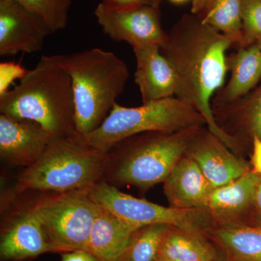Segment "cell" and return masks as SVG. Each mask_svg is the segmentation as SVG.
I'll use <instances>...</instances> for the list:
<instances>
[{
    "instance_id": "cell-1",
    "label": "cell",
    "mask_w": 261,
    "mask_h": 261,
    "mask_svg": "<svg viewBox=\"0 0 261 261\" xmlns=\"http://www.w3.org/2000/svg\"><path fill=\"white\" fill-rule=\"evenodd\" d=\"M237 38L203 23L200 15L185 14L168 33L161 53L172 65L176 73L175 97L185 101L200 113L207 129L236 151L238 137L226 133L218 125L213 113V96L225 81L228 67L226 53L238 47Z\"/></svg>"
},
{
    "instance_id": "cell-2",
    "label": "cell",
    "mask_w": 261,
    "mask_h": 261,
    "mask_svg": "<svg viewBox=\"0 0 261 261\" xmlns=\"http://www.w3.org/2000/svg\"><path fill=\"white\" fill-rule=\"evenodd\" d=\"M1 114L37 123L53 139L76 135L71 79L55 56H43L14 88L0 95Z\"/></svg>"
},
{
    "instance_id": "cell-3",
    "label": "cell",
    "mask_w": 261,
    "mask_h": 261,
    "mask_svg": "<svg viewBox=\"0 0 261 261\" xmlns=\"http://www.w3.org/2000/svg\"><path fill=\"white\" fill-rule=\"evenodd\" d=\"M55 57L71 79L76 134L90 133L102 124L124 90L128 67L114 53L99 48Z\"/></svg>"
},
{
    "instance_id": "cell-4",
    "label": "cell",
    "mask_w": 261,
    "mask_h": 261,
    "mask_svg": "<svg viewBox=\"0 0 261 261\" xmlns=\"http://www.w3.org/2000/svg\"><path fill=\"white\" fill-rule=\"evenodd\" d=\"M201 128L172 134L147 132L121 141L108 152L103 181L132 185L142 191L164 182Z\"/></svg>"
},
{
    "instance_id": "cell-5",
    "label": "cell",
    "mask_w": 261,
    "mask_h": 261,
    "mask_svg": "<svg viewBox=\"0 0 261 261\" xmlns=\"http://www.w3.org/2000/svg\"><path fill=\"white\" fill-rule=\"evenodd\" d=\"M107 162L108 152L87 145L77 135L54 139L40 159L20 173L12 193L90 190L102 181Z\"/></svg>"
},
{
    "instance_id": "cell-6",
    "label": "cell",
    "mask_w": 261,
    "mask_h": 261,
    "mask_svg": "<svg viewBox=\"0 0 261 261\" xmlns=\"http://www.w3.org/2000/svg\"><path fill=\"white\" fill-rule=\"evenodd\" d=\"M206 124L200 113L176 97L142 103L135 108L116 103L97 129L78 135L87 145L108 152L121 141L147 132L172 134Z\"/></svg>"
},
{
    "instance_id": "cell-7",
    "label": "cell",
    "mask_w": 261,
    "mask_h": 261,
    "mask_svg": "<svg viewBox=\"0 0 261 261\" xmlns=\"http://www.w3.org/2000/svg\"><path fill=\"white\" fill-rule=\"evenodd\" d=\"M31 207L59 252L86 250L99 210L89 190L47 193Z\"/></svg>"
},
{
    "instance_id": "cell-8",
    "label": "cell",
    "mask_w": 261,
    "mask_h": 261,
    "mask_svg": "<svg viewBox=\"0 0 261 261\" xmlns=\"http://www.w3.org/2000/svg\"><path fill=\"white\" fill-rule=\"evenodd\" d=\"M98 205L118 219L138 226L166 224L189 232L210 229L212 216L206 209L166 207L123 193L113 185L100 181L89 190Z\"/></svg>"
},
{
    "instance_id": "cell-9",
    "label": "cell",
    "mask_w": 261,
    "mask_h": 261,
    "mask_svg": "<svg viewBox=\"0 0 261 261\" xmlns=\"http://www.w3.org/2000/svg\"><path fill=\"white\" fill-rule=\"evenodd\" d=\"M94 15L103 33L115 42L128 43L132 48L157 46L166 42L168 33L161 24L160 8L141 6L113 9L99 3Z\"/></svg>"
},
{
    "instance_id": "cell-10",
    "label": "cell",
    "mask_w": 261,
    "mask_h": 261,
    "mask_svg": "<svg viewBox=\"0 0 261 261\" xmlns=\"http://www.w3.org/2000/svg\"><path fill=\"white\" fill-rule=\"evenodd\" d=\"M50 34L40 18L14 0H0V56L37 53Z\"/></svg>"
},
{
    "instance_id": "cell-11",
    "label": "cell",
    "mask_w": 261,
    "mask_h": 261,
    "mask_svg": "<svg viewBox=\"0 0 261 261\" xmlns=\"http://www.w3.org/2000/svg\"><path fill=\"white\" fill-rule=\"evenodd\" d=\"M46 252L59 251L49 241L31 205L13 212L2 225V260H23Z\"/></svg>"
},
{
    "instance_id": "cell-12",
    "label": "cell",
    "mask_w": 261,
    "mask_h": 261,
    "mask_svg": "<svg viewBox=\"0 0 261 261\" xmlns=\"http://www.w3.org/2000/svg\"><path fill=\"white\" fill-rule=\"evenodd\" d=\"M228 148L210 130L201 128L187 149V155L197 163L214 189L227 185L250 171L246 161Z\"/></svg>"
},
{
    "instance_id": "cell-13",
    "label": "cell",
    "mask_w": 261,
    "mask_h": 261,
    "mask_svg": "<svg viewBox=\"0 0 261 261\" xmlns=\"http://www.w3.org/2000/svg\"><path fill=\"white\" fill-rule=\"evenodd\" d=\"M53 140L37 123L0 115V156L11 166H32Z\"/></svg>"
},
{
    "instance_id": "cell-14",
    "label": "cell",
    "mask_w": 261,
    "mask_h": 261,
    "mask_svg": "<svg viewBox=\"0 0 261 261\" xmlns=\"http://www.w3.org/2000/svg\"><path fill=\"white\" fill-rule=\"evenodd\" d=\"M136 58L135 80L142 103L174 97L177 82L172 65L157 46L134 48Z\"/></svg>"
},
{
    "instance_id": "cell-15",
    "label": "cell",
    "mask_w": 261,
    "mask_h": 261,
    "mask_svg": "<svg viewBox=\"0 0 261 261\" xmlns=\"http://www.w3.org/2000/svg\"><path fill=\"white\" fill-rule=\"evenodd\" d=\"M214 190L197 163L185 154L164 181V192L171 207L206 209Z\"/></svg>"
},
{
    "instance_id": "cell-16",
    "label": "cell",
    "mask_w": 261,
    "mask_h": 261,
    "mask_svg": "<svg viewBox=\"0 0 261 261\" xmlns=\"http://www.w3.org/2000/svg\"><path fill=\"white\" fill-rule=\"evenodd\" d=\"M141 228L118 219L99 205L86 250L99 261H120Z\"/></svg>"
},
{
    "instance_id": "cell-17",
    "label": "cell",
    "mask_w": 261,
    "mask_h": 261,
    "mask_svg": "<svg viewBox=\"0 0 261 261\" xmlns=\"http://www.w3.org/2000/svg\"><path fill=\"white\" fill-rule=\"evenodd\" d=\"M231 78L216 92L212 108L231 104L245 97L261 79V51L256 44L238 48L226 57Z\"/></svg>"
},
{
    "instance_id": "cell-18",
    "label": "cell",
    "mask_w": 261,
    "mask_h": 261,
    "mask_svg": "<svg viewBox=\"0 0 261 261\" xmlns=\"http://www.w3.org/2000/svg\"><path fill=\"white\" fill-rule=\"evenodd\" d=\"M260 176L250 170L231 183L214 189L206 206L213 219L222 224L231 223L255 203Z\"/></svg>"
},
{
    "instance_id": "cell-19",
    "label": "cell",
    "mask_w": 261,
    "mask_h": 261,
    "mask_svg": "<svg viewBox=\"0 0 261 261\" xmlns=\"http://www.w3.org/2000/svg\"><path fill=\"white\" fill-rule=\"evenodd\" d=\"M214 236L233 261H261V228L227 223Z\"/></svg>"
},
{
    "instance_id": "cell-20",
    "label": "cell",
    "mask_w": 261,
    "mask_h": 261,
    "mask_svg": "<svg viewBox=\"0 0 261 261\" xmlns=\"http://www.w3.org/2000/svg\"><path fill=\"white\" fill-rule=\"evenodd\" d=\"M159 257L166 261H213L210 250L197 233L173 226L165 233Z\"/></svg>"
},
{
    "instance_id": "cell-21",
    "label": "cell",
    "mask_w": 261,
    "mask_h": 261,
    "mask_svg": "<svg viewBox=\"0 0 261 261\" xmlns=\"http://www.w3.org/2000/svg\"><path fill=\"white\" fill-rule=\"evenodd\" d=\"M242 1L213 0L207 9L199 15L203 23L225 35L237 38L240 44L243 29Z\"/></svg>"
},
{
    "instance_id": "cell-22",
    "label": "cell",
    "mask_w": 261,
    "mask_h": 261,
    "mask_svg": "<svg viewBox=\"0 0 261 261\" xmlns=\"http://www.w3.org/2000/svg\"><path fill=\"white\" fill-rule=\"evenodd\" d=\"M170 226L153 224L137 231L120 261H158L165 233Z\"/></svg>"
},
{
    "instance_id": "cell-23",
    "label": "cell",
    "mask_w": 261,
    "mask_h": 261,
    "mask_svg": "<svg viewBox=\"0 0 261 261\" xmlns=\"http://www.w3.org/2000/svg\"><path fill=\"white\" fill-rule=\"evenodd\" d=\"M214 115L233 118L248 128L252 136L261 140V87L255 93L247 94L231 104L213 108Z\"/></svg>"
},
{
    "instance_id": "cell-24",
    "label": "cell",
    "mask_w": 261,
    "mask_h": 261,
    "mask_svg": "<svg viewBox=\"0 0 261 261\" xmlns=\"http://www.w3.org/2000/svg\"><path fill=\"white\" fill-rule=\"evenodd\" d=\"M37 15L47 25L51 34L63 30L68 22L71 0H14Z\"/></svg>"
},
{
    "instance_id": "cell-25",
    "label": "cell",
    "mask_w": 261,
    "mask_h": 261,
    "mask_svg": "<svg viewBox=\"0 0 261 261\" xmlns=\"http://www.w3.org/2000/svg\"><path fill=\"white\" fill-rule=\"evenodd\" d=\"M241 42L238 48L255 44L261 37V0L242 1Z\"/></svg>"
},
{
    "instance_id": "cell-26",
    "label": "cell",
    "mask_w": 261,
    "mask_h": 261,
    "mask_svg": "<svg viewBox=\"0 0 261 261\" xmlns=\"http://www.w3.org/2000/svg\"><path fill=\"white\" fill-rule=\"evenodd\" d=\"M29 70L19 63L2 62L0 63V95L9 90L10 84L15 80H20Z\"/></svg>"
},
{
    "instance_id": "cell-27",
    "label": "cell",
    "mask_w": 261,
    "mask_h": 261,
    "mask_svg": "<svg viewBox=\"0 0 261 261\" xmlns=\"http://www.w3.org/2000/svg\"><path fill=\"white\" fill-rule=\"evenodd\" d=\"M162 0H102L105 6L113 9H125L141 6H152L160 8Z\"/></svg>"
},
{
    "instance_id": "cell-28",
    "label": "cell",
    "mask_w": 261,
    "mask_h": 261,
    "mask_svg": "<svg viewBox=\"0 0 261 261\" xmlns=\"http://www.w3.org/2000/svg\"><path fill=\"white\" fill-rule=\"evenodd\" d=\"M61 261H99L93 254L84 250H73L62 253Z\"/></svg>"
},
{
    "instance_id": "cell-29",
    "label": "cell",
    "mask_w": 261,
    "mask_h": 261,
    "mask_svg": "<svg viewBox=\"0 0 261 261\" xmlns=\"http://www.w3.org/2000/svg\"><path fill=\"white\" fill-rule=\"evenodd\" d=\"M252 163L254 171L261 175V140L257 136H253V154Z\"/></svg>"
},
{
    "instance_id": "cell-30",
    "label": "cell",
    "mask_w": 261,
    "mask_h": 261,
    "mask_svg": "<svg viewBox=\"0 0 261 261\" xmlns=\"http://www.w3.org/2000/svg\"><path fill=\"white\" fill-rule=\"evenodd\" d=\"M213 0H192L191 13L201 15L210 5Z\"/></svg>"
},
{
    "instance_id": "cell-31",
    "label": "cell",
    "mask_w": 261,
    "mask_h": 261,
    "mask_svg": "<svg viewBox=\"0 0 261 261\" xmlns=\"http://www.w3.org/2000/svg\"><path fill=\"white\" fill-rule=\"evenodd\" d=\"M255 203L261 214V175L260 176V181H259L258 185H257L256 194H255Z\"/></svg>"
},
{
    "instance_id": "cell-32",
    "label": "cell",
    "mask_w": 261,
    "mask_h": 261,
    "mask_svg": "<svg viewBox=\"0 0 261 261\" xmlns=\"http://www.w3.org/2000/svg\"><path fill=\"white\" fill-rule=\"evenodd\" d=\"M169 1L171 2V3H173V4L181 5L187 3V2L190 1V0H169Z\"/></svg>"
},
{
    "instance_id": "cell-33",
    "label": "cell",
    "mask_w": 261,
    "mask_h": 261,
    "mask_svg": "<svg viewBox=\"0 0 261 261\" xmlns=\"http://www.w3.org/2000/svg\"><path fill=\"white\" fill-rule=\"evenodd\" d=\"M255 44L258 46L259 49H260V50L261 51V37L257 39L256 42H255Z\"/></svg>"
},
{
    "instance_id": "cell-34",
    "label": "cell",
    "mask_w": 261,
    "mask_h": 261,
    "mask_svg": "<svg viewBox=\"0 0 261 261\" xmlns=\"http://www.w3.org/2000/svg\"><path fill=\"white\" fill-rule=\"evenodd\" d=\"M158 261H166V260H163V259H161V257H159V260H158Z\"/></svg>"
}]
</instances>
